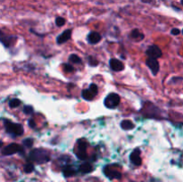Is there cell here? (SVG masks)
<instances>
[{
	"mask_svg": "<svg viewBox=\"0 0 183 182\" xmlns=\"http://www.w3.org/2000/svg\"><path fill=\"white\" fill-rule=\"evenodd\" d=\"M29 158L31 161H33L40 164L46 163L50 160L48 152L43 148H36L31 150L29 154Z\"/></svg>",
	"mask_w": 183,
	"mask_h": 182,
	"instance_id": "1",
	"label": "cell"
},
{
	"mask_svg": "<svg viewBox=\"0 0 183 182\" xmlns=\"http://www.w3.org/2000/svg\"><path fill=\"white\" fill-rule=\"evenodd\" d=\"M3 122H4V128H5V131H7V133L12 134L15 136H22L23 134L24 130H23V127L22 124L12 122L8 119H4Z\"/></svg>",
	"mask_w": 183,
	"mask_h": 182,
	"instance_id": "2",
	"label": "cell"
},
{
	"mask_svg": "<svg viewBox=\"0 0 183 182\" xmlns=\"http://www.w3.org/2000/svg\"><path fill=\"white\" fill-rule=\"evenodd\" d=\"M121 102L120 95L115 93H110L107 95L104 100V104L108 109H114L116 108Z\"/></svg>",
	"mask_w": 183,
	"mask_h": 182,
	"instance_id": "3",
	"label": "cell"
},
{
	"mask_svg": "<svg viewBox=\"0 0 183 182\" xmlns=\"http://www.w3.org/2000/svg\"><path fill=\"white\" fill-rule=\"evenodd\" d=\"M22 151V147L20 145H18L16 143H11L2 149V154L4 156L5 155H12V154H14L16 153H21Z\"/></svg>",
	"mask_w": 183,
	"mask_h": 182,
	"instance_id": "4",
	"label": "cell"
},
{
	"mask_svg": "<svg viewBox=\"0 0 183 182\" xmlns=\"http://www.w3.org/2000/svg\"><path fill=\"white\" fill-rule=\"evenodd\" d=\"M87 146H88V144L86 141H83V140L78 141V152L76 154H77V157L81 161H85L88 157Z\"/></svg>",
	"mask_w": 183,
	"mask_h": 182,
	"instance_id": "5",
	"label": "cell"
},
{
	"mask_svg": "<svg viewBox=\"0 0 183 182\" xmlns=\"http://www.w3.org/2000/svg\"><path fill=\"white\" fill-rule=\"evenodd\" d=\"M146 54L149 58L158 59L162 56V50L158 46L152 45L148 46V48L146 51Z\"/></svg>",
	"mask_w": 183,
	"mask_h": 182,
	"instance_id": "6",
	"label": "cell"
},
{
	"mask_svg": "<svg viewBox=\"0 0 183 182\" xmlns=\"http://www.w3.org/2000/svg\"><path fill=\"white\" fill-rule=\"evenodd\" d=\"M146 64L149 68V70L151 71V72L154 76L157 75V73L159 72V70H160V65H159L157 59L148 57L146 61Z\"/></svg>",
	"mask_w": 183,
	"mask_h": 182,
	"instance_id": "7",
	"label": "cell"
},
{
	"mask_svg": "<svg viewBox=\"0 0 183 182\" xmlns=\"http://www.w3.org/2000/svg\"><path fill=\"white\" fill-rule=\"evenodd\" d=\"M15 40H16V37L12 35H4V33L1 31V43L5 47L8 48L14 45Z\"/></svg>",
	"mask_w": 183,
	"mask_h": 182,
	"instance_id": "8",
	"label": "cell"
},
{
	"mask_svg": "<svg viewBox=\"0 0 183 182\" xmlns=\"http://www.w3.org/2000/svg\"><path fill=\"white\" fill-rule=\"evenodd\" d=\"M72 37V30L68 29L63 31L57 38H56V43L58 45H62L65 42H67Z\"/></svg>",
	"mask_w": 183,
	"mask_h": 182,
	"instance_id": "9",
	"label": "cell"
},
{
	"mask_svg": "<svg viewBox=\"0 0 183 182\" xmlns=\"http://www.w3.org/2000/svg\"><path fill=\"white\" fill-rule=\"evenodd\" d=\"M109 65H110L111 69L114 72H122L124 70L123 63H122L120 60L115 59V58H112L109 61Z\"/></svg>",
	"mask_w": 183,
	"mask_h": 182,
	"instance_id": "10",
	"label": "cell"
},
{
	"mask_svg": "<svg viewBox=\"0 0 183 182\" xmlns=\"http://www.w3.org/2000/svg\"><path fill=\"white\" fill-rule=\"evenodd\" d=\"M130 160L131 162L136 165V166H139L141 165V163H142V160H141V157H140V150L139 149H135L130 155Z\"/></svg>",
	"mask_w": 183,
	"mask_h": 182,
	"instance_id": "11",
	"label": "cell"
},
{
	"mask_svg": "<svg viewBox=\"0 0 183 182\" xmlns=\"http://www.w3.org/2000/svg\"><path fill=\"white\" fill-rule=\"evenodd\" d=\"M101 39H102L101 35H100L98 32H96V31H91V32H90L89 35H88V38H87L88 42H89L90 44H91V45L99 43L100 40H101Z\"/></svg>",
	"mask_w": 183,
	"mask_h": 182,
	"instance_id": "12",
	"label": "cell"
},
{
	"mask_svg": "<svg viewBox=\"0 0 183 182\" xmlns=\"http://www.w3.org/2000/svg\"><path fill=\"white\" fill-rule=\"evenodd\" d=\"M105 174L110 179V180H113V179H117V180H120L122 178V174L117 172V171H113V170H110L108 168H105V171H104Z\"/></svg>",
	"mask_w": 183,
	"mask_h": 182,
	"instance_id": "13",
	"label": "cell"
},
{
	"mask_svg": "<svg viewBox=\"0 0 183 182\" xmlns=\"http://www.w3.org/2000/svg\"><path fill=\"white\" fill-rule=\"evenodd\" d=\"M121 127L122 130L124 131H130V130H132L134 129V124L132 123V122H131L130 120H123L122 122H121Z\"/></svg>",
	"mask_w": 183,
	"mask_h": 182,
	"instance_id": "14",
	"label": "cell"
},
{
	"mask_svg": "<svg viewBox=\"0 0 183 182\" xmlns=\"http://www.w3.org/2000/svg\"><path fill=\"white\" fill-rule=\"evenodd\" d=\"M92 170H93V168H92L91 164L89 163H82V164L80 166V169H79V171H80L81 173H90V172H91Z\"/></svg>",
	"mask_w": 183,
	"mask_h": 182,
	"instance_id": "15",
	"label": "cell"
},
{
	"mask_svg": "<svg viewBox=\"0 0 183 182\" xmlns=\"http://www.w3.org/2000/svg\"><path fill=\"white\" fill-rule=\"evenodd\" d=\"M63 173L64 177L68 178V177L73 176V175L75 174V171H74V169H73L72 166L66 165V166H64V168H63Z\"/></svg>",
	"mask_w": 183,
	"mask_h": 182,
	"instance_id": "16",
	"label": "cell"
},
{
	"mask_svg": "<svg viewBox=\"0 0 183 182\" xmlns=\"http://www.w3.org/2000/svg\"><path fill=\"white\" fill-rule=\"evenodd\" d=\"M131 38L133 40H143L145 38V36L138 30H133L131 32Z\"/></svg>",
	"mask_w": 183,
	"mask_h": 182,
	"instance_id": "17",
	"label": "cell"
},
{
	"mask_svg": "<svg viewBox=\"0 0 183 182\" xmlns=\"http://www.w3.org/2000/svg\"><path fill=\"white\" fill-rule=\"evenodd\" d=\"M81 96H82V98H83V99L88 100V101H91L92 99L95 97V96L92 95L91 93L90 92L89 90H83L82 92H81Z\"/></svg>",
	"mask_w": 183,
	"mask_h": 182,
	"instance_id": "18",
	"label": "cell"
},
{
	"mask_svg": "<svg viewBox=\"0 0 183 182\" xmlns=\"http://www.w3.org/2000/svg\"><path fill=\"white\" fill-rule=\"evenodd\" d=\"M69 62L72 63H81V59L77 55V54H71L69 56Z\"/></svg>",
	"mask_w": 183,
	"mask_h": 182,
	"instance_id": "19",
	"label": "cell"
},
{
	"mask_svg": "<svg viewBox=\"0 0 183 182\" xmlns=\"http://www.w3.org/2000/svg\"><path fill=\"white\" fill-rule=\"evenodd\" d=\"M20 104H21V101L19 99H17V98H13V99L10 100V102H9V106L11 108H16Z\"/></svg>",
	"mask_w": 183,
	"mask_h": 182,
	"instance_id": "20",
	"label": "cell"
},
{
	"mask_svg": "<svg viewBox=\"0 0 183 182\" xmlns=\"http://www.w3.org/2000/svg\"><path fill=\"white\" fill-rule=\"evenodd\" d=\"M88 90H90V92L94 96H96V95H97V93H98V88H97V86H96V84H94V83H92V84L90 85V87H89Z\"/></svg>",
	"mask_w": 183,
	"mask_h": 182,
	"instance_id": "21",
	"label": "cell"
},
{
	"mask_svg": "<svg viewBox=\"0 0 183 182\" xmlns=\"http://www.w3.org/2000/svg\"><path fill=\"white\" fill-rule=\"evenodd\" d=\"M23 171L26 173H31L34 171V165L32 163H26L23 167Z\"/></svg>",
	"mask_w": 183,
	"mask_h": 182,
	"instance_id": "22",
	"label": "cell"
},
{
	"mask_svg": "<svg viewBox=\"0 0 183 182\" xmlns=\"http://www.w3.org/2000/svg\"><path fill=\"white\" fill-rule=\"evenodd\" d=\"M22 145L27 148H31L33 145V139L32 138H25L22 141Z\"/></svg>",
	"mask_w": 183,
	"mask_h": 182,
	"instance_id": "23",
	"label": "cell"
},
{
	"mask_svg": "<svg viewBox=\"0 0 183 182\" xmlns=\"http://www.w3.org/2000/svg\"><path fill=\"white\" fill-rule=\"evenodd\" d=\"M88 60H89V64H90V66H97V65H98V61H97L95 57L89 56V57H88Z\"/></svg>",
	"mask_w": 183,
	"mask_h": 182,
	"instance_id": "24",
	"label": "cell"
},
{
	"mask_svg": "<svg viewBox=\"0 0 183 182\" xmlns=\"http://www.w3.org/2000/svg\"><path fill=\"white\" fill-rule=\"evenodd\" d=\"M64 23H65V19H64V18H63V17H57V18L55 19V24H56L58 27H61V26L64 25Z\"/></svg>",
	"mask_w": 183,
	"mask_h": 182,
	"instance_id": "25",
	"label": "cell"
},
{
	"mask_svg": "<svg viewBox=\"0 0 183 182\" xmlns=\"http://www.w3.org/2000/svg\"><path fill=\"white\" fill-rule=\"evenodd\" d=\"M23 113L25 114H31L33 113V107L31 105H25L23 107Z\"/></svg>",
	"mask_w": 183,
	"mask_h": 182,
	"instance_id": "26",
	"label": "cell"
},
{
	"mask_svg": "<svg viewBox=\"0 0 183 182\" xmlns=\"http://www.w3.org/2000/svg\"><path fill=\"white\" fill-rule=\"evenodd\" d=\"M63 71L65 72H72L73 71V67L72 66V64L70 63H65L63 65Z\"/></svg>",
	"mask_w": 183,
	"mask_h": 182,
	"instance_id": "27",
	"label": "cell"
},
{
	"mask_svg": "<svg viewBox=\"0 0 183 182\" xmlns=\"http://www.w3.org/2000/svg\"><path fill=\"white\" fill-rule=\"evenodd\" d=\"M171 33H172L173 35H174V36H177V35H179V34L181 33V31H180L179 29L174 28V29H173V30L171 31Z\"/></svg>",
	"mask_w": 183,
	"mask_h": 182,
	"instance_id": "28",
	"label": "cell"
},
{
	"mask_svg": "<svg viewBox=\"0 0 183 182\" xmlns=\"http://www.w3.org/2000/svg\"><path fill=\"white\" fill-rule=\"evenodd\" d=\"M28 124H29V126H30L31 128H34V127L36 126V124H35V122H34V121H33L32 119H31V120L29 121Z\"/></svg>",
	"mask_w": 183,
	"mask_h": 182,
	"instance_id": "29",
	"label": "cell"
},
{
	"mask_svg": "<svg viewBox=\"0 0 183 182\" xmlns=\"http://www.w3.org/2000/svg\"><path fill=\"white\" fill-rule=\"evenodd\" d=\"M182 78H173V80H172V81L173 82H175V81H182Z\"/></svg>",
	"mask_w": 183,
	"mask_h": 182,
	"instance_id": "30",
	"label": "cell"
},
{
	"mask_svg": "<svg viewBox=\"0 0 183 182\" xmlns=\"http://www.w3.org/2000/svg\"><path fill=\"white\" fill-rule=\"evenodd\" d=\"M181 4H182L183 5V0H182V1H181Z\"/></svg>",
	"mask_w": 183,
	"mask_h": 182,
	"instance_id": "31",
	"label": "cell"
},
{
	"mask_svg": "<svg viewBox=\"0 0 183 182\" xmlns=\"http://www.w3.org/2000/svg\"><path fill=\"white\" fill-rule=\"evenodd\" d=\"M182 34H183V30H182Z\"/></svg>",
	"mask_w": 183,
	"mask_h": 182,
	"instance_id": "32",
	"label": "cell"
}]
</instances>
